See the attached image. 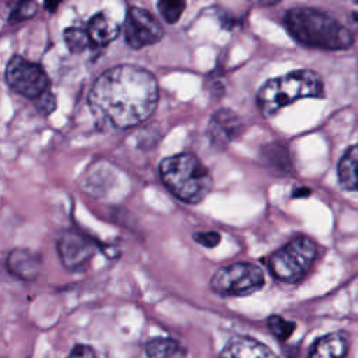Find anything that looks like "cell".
Masks as SVG:
<instances>
[{"label":"cell","mask_w":358,"mask_h":358,"mask_svg":"<svg viewBox=\"0 0 358 358\" xmlns=\"http://www.w3.org/2000/svg\"><path fill=\"white\" fill-rule=\"evenodd\" d=\"M185 7H186V3L179 0H161L157 3V8L161 17L168 24H175L182 17Z\"/></svg>","instance_id":"obj_19"},{"label":"cell","mask_w":358,"mask_h":358,"mask_svg":"<svg viewBox=\"0 0 358 358\" xmlns=\"http://www.w3.org/2000/svg\"><path fill=\"white\" fill-rule=\"evenodd\" d=\"M159 176L173 196L189 204H197L204 200L213 187V178L208 169L190 152H180L162 159Z\"/></svg>","instance_id":"obj_3"},{"label":"cell","mask_w":358,"mask_h":358,"mask_svg":"<svg viewBox=\"0 0 358 358\" xmlns=\"http://www.w3.org/2000/svg\"><path fill=\"white\" fill-rule=\"evenodd\" d=\"M38 4L35 1H20L13 3L8 13V22L15 24L20 21H25L36 14Z\"/></svg>","instance_id":"obj_20"},{"label":"cell","mask_w":358,"mask_h":358,"mask_svg":"<svg viewBox=\"0 0 358 358\" xmlns=\"http://www.w3.org/2000/svg\"><path fill=\"white\" fill-rule=\"evenodd\" d=\"M158 98V83L151 71L120 64L105 70L94 81L88 103L103 122L116 129H130L154 113Z\"/></svg>","instance_id":"obj_1"},{"label":"cell","mask_w":358,"mask_h":358,"mask_svg":"<svg viewBox=\"0 0 358 358\" xmlns=\"http://www.w3.org/2000/svg\"><path fill=\"white\" fill-rule=\"evenodd\" d=\"M56 250L66 268L80 270L91 260L96 245L90 236L76 229H66L56 239Z\"/></svg>","instance_id":"obj_9"},{"label":"cell","mask_w":358,"mask_h":358,"mask_svg":"<svg viewBox=\"0 0 358 358\" xmlns=\"http://www.w3.org/2000/svg\"><path fill=\"white\" fill-rule=\"evenodd\" d=\"M267 326L271 330V333L280 340H287L295 329L294 322H289V320H287V319H284L282 316H278V315L270 316L267 319Z\"/></svg>","instance_id":"obj_21"},{"label":"cell","mask_w":358,"mask_h":358,"mask_svg":"<svg viewBox=\"0 0 358 358\" xmlns=\"http://www.w3.org/2000/svg\"><path fill=\"white\" fill-rule=\"evenodd\" d=\"M323 95L322 77L310 69H299L266 81L257 92L256 102L264 116H271L298 99Z\"/></svg>","instance_id":"obj_4"},{"label":"cell","mask_w":358,"mask_h":358,"mask_svg":"<svg viewBox=\"0 0 358 358\" xmlns=\"http://www.w3.org/2000/svg\"><path fill=\"white\" fill-rule=\"evenodd\" d=\"M316 256V242L306 235H298L273 252L267 260V266L273 277L292 284L301 281L308 274Z\"/></svg>","instance_id":"obj_5"},{"label":"cell","mask_w":358,"mask_h":358,"mask_svg":"<svg viewBox=\"0 0 358 358\" xmlns=\"http://www.w3.org/2000/svg\"><path fill=\"white\" fill-rule=\"evenodd\" d=\"M337 178L343 189L358 192V143L351 145L340 158Z\"/></svg>","instance_id":"obj_15"},{"label":"cell","mask_w":358,"mask_h":358,"mask_svg":"<svg viewBox=\"0 0 358 358\" xmlns=\"http://www.w3.org/2000/svg\"><path fill=\"white\" fill-rule=\"evenodd\" d=\"M7 268L21 280L34 281L41 270V259L28 249H13L7 256Z\"/></svg>","instance_id":"obj_13"},{"label":"cell","mask_w":358,"mask_h":358,"mask_svg":"<svg viewBox=\"0 0 358 358\" xmlns=\"http://www.w3.org/2000/svg\"><path fill=\"white\" fill-rule=\"evenodd\" d=\"M262 159L266 166L277 175H288L292 171V162L287 147L282 144H268L262 150Z\"/></svg>","instance_id":"obj_17"},{"label":"cell","mask_w":358,"mask_h":358,"mask_svg":"<svg viewBox=\"0 0 358 358\" xmlns=\"http://www.w3.org/2000/svg\"><path fill=\"white\" fill-rule=\"evenodd\" d=\"M263 285V270L249 262L221 267L210 280L211 289L221 296H246L260 291Z\"/></svg>","instance_id":"obj_6"},{"label":"cell","mask_w":358,"mask_h":358,"mask_svg":"<svg viewBox=\"0 0 358 358\" xmlns=\"http://www.w3.org/2000/svg\"><path fill=\"white\" fill-rule=\"evenodd\" d=\"M87 32L91 39V43L98 46H106L108 43H110L119 36L120 28L106 14L98 13L90 20Z\"/></svg>","instance_id":"obj_14"},{"label":"cell","mask_w":358,"mask_h":358,"mask_svg":"<svg viewBox=\"0 0 358 358\" xmlns=\"http://www.w3.org/2000/svg\"><path fill=\"white\" fill-rule=\"evenodd\" d=\"M144 352L147 358H185V347L173 338L157 337L144 344Z\"/></svg>","instance_id":"obj_16"},{"label":"cell","mask_w":358,"mask_h":358,"mask_svg":"<svg viewBox=\"0 0 358 358\" xmlns=\"http://www.w3.org/2000/svg\"><path fill=\"white\" fill-rule=\"evenodd\" d=\"M63 39H64V43H66L67 49L71 53H81L91 43L88 32L81 29V28H78V27H69V28H66L63 31Z\"/></svg>","instance_id":"obj_18"},{"label":"cell","mask_w":358,"mask_h":358,"mask_svg":"<svg viewBox=\"0 0 358 358\" xmlns=\"http://www.w3.org/2000/svg\"><path fill=\"white\" fill-rule=\"evenodd\" d=\"M243 123L239 115L231 109H218L210 117L207 137L215 147H225L234 141L242 131Z\"/></svg>","instance_id":"obj_10"},{"label":"cell","mask_w":358,"mask_h":358,"mask_svg":"<svg viewBox=\"0 0 358 358\" xmlns=\"http://www.w3.org/2000/svg\"><path fill=\"white\" fill-rule=\"evenodd\" d=\"M35 105L41 113L49 115L56 108V98L50 91H46L45 94H42L39 98L35 99Z\"/></svg>","instance_id":"obj_22"},{"label":"cell","mask_w":358,"mask_h":358,"mask_svg":"<svg viewBox=\"0 0 358 358\" xmlns=\"http://www.w3.org/2000/svg\"><path fill=\"white\" fill-rule=\"evenodd\" d=\"M4 77L11 90L31 99H36L49 91V78L45 70L18 55L8 60Z\"/></svg>","instance_id":"obj_7"},{"label":"cell","mask_w":358,"mask_h":358,"mask_svg":"<svg viewBox=\"0 0 358 358\" xmlns=\"http://www.w3.org/2000/svg\"><path fill=\"white\" fill-rule=\"evenodd\" d=\"M288 34L301 45L322 50H345L354 45L352 32L330 14L313 7H294L284 15Z\"/></svg>","instance_id":"obj_2"},{"label":"cell","mask_w":358,"mask_h":358,"mask_svg":"<svg viewBox=\"0 0 358 358\" xmlns=\"http://www.w3.org/2000/svg\"><path fill=\"white\" fill-rule=\"evenodd\" d=\"M67 358H102V355L95 348H92L87 344H77L70 351Z\"/></svg>","instance_id":"obj_24"},{"label":"cell","mask_w":358,"mask_h":358,"mask_svg":"<svg viewBox=\"0 0 358 358\" xmlns=\"http://www.w3.org/2000/svg\"><path fill=\"white\" fill-rule=\"evenodd\" d=\"M123 35L130 48L143 49L159 42L164 36V28L150 11L140 7H130L126 13Z\"/></svg>","instance_id":"obj_8"},{"label":"cell","mask_w":358,"mask_h":358,"mask_svg":"<svg viewBox=\"0 0 358 358\" xmlns=\"http://www.w3.org/2000/svg\"><path fill=\"white\" fill-rule=\"evenodd\" d=\"M193 239L200 243L204 248H215L221 242V236L215 231H207V232H196L193 235Z\"/></svg>","instance_id":"obj_23"},{"label":"cell","mask_w":358,"mask_h":358,"mask_svg":"<svg viewBox=\"0 0 358 358\" xmlns=\"http://www.w3.org/2000/svg\"><path fill=\"white\" fill-rule=\"evenodd\" d=\"M350 347L344 331H333L319 337L309 350V358H345Z\"/></svg>","instance_id":"obj_12"},{"label":"cell","mask_w":358,"mask_h":358,"mask_svg":"<svg viewBox=\"0 0 358 358\" xmlns=\"http://www.w3.org/2000/svg\"><path fill=\"white\" fill-rule=\"evenodd\" d=\"M220 358H278L263 343L246 337L235 336L222 348Z\"/></svg>","instance_id":"obj_11"},{"label":"cell","mask_w":358,"mask_h":358,"mask_svg":"<svg viewBox=\"0 0 358 358\" xmlns=\"http://www.w3.org/2000/svg\"><path fill=\"white\" fill-rule=\"evenodd\" d=\"M45 7H46L50 13H53V11H56V8L59 7V3H45Z\"/></svg>","instance_id":"obj_26"},{"label":"cell","mask_w":358,"mask_h":358,"mask_svg":"<svg viewBox=\"0 0 358 358\" xmlns=\"http://www.w3.org/2000/svg\"><path fill=\"white\" fill-rule=\"evenodd\" d=\"M310 194V189L308 187H299V189H295L294 192V197H301V196H308Z\"/></svg>","instance_id":"obj_25"}]
</instances>
